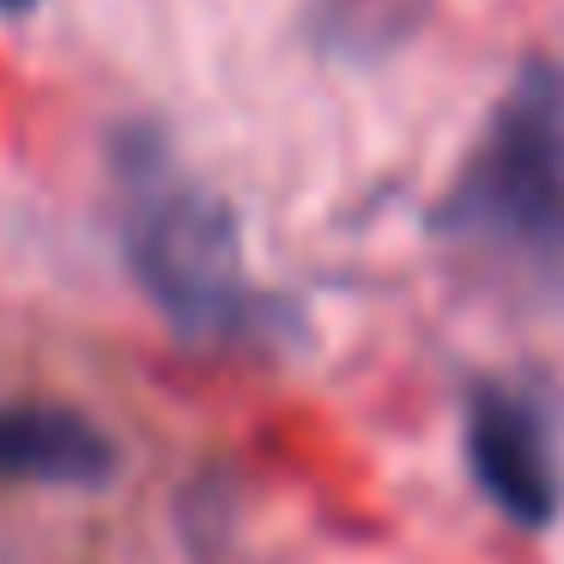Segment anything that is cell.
I'll list each match as a JSON object with an SVG mask.
<instances>
[{
  "instance_id": "cell-1",
  "label": "cell",
  "mask_w": 564,
  "mask_h": 564,
  "mask_svg": "<svg viewBox=\"0 0 564 564\" xmlns=\"http://www.w3.org/2000/svg\"><path fill=\"white\" fill-rule=\"evenodd\" d=\"M431 225L491 280L564 304V62L510 79Z\"/></svg>"
},
{
  "instance_id": "cell-2",
  "label": "cell",
  "mask_w": 564,
  "mask_h": 564,
  "mask_svg": "<svg viewBox=\"0 0 564 564\" xmlns=\"http://www.w3.org/2000/svg\"><path fill=\"white\" fill-rule=\"evenodd\" d=\"M116 219L128 268L171 328L188 340H256L268 328L231 207L152 128L116 140Z\"/></svg>"
},
{
  "instance_id": "cell-3",
  "label": "cell",
  "mask_w": 564,
  "mask_h": 564,
  "mask_svg": "<svg viewBox=\"0 0 564 564\" xmlns=\"http://www.w3.org/2000/svg\"><path fill=\"white\" fill-rule=\"evenodd\" d=\"M467 467L479 491L510 516L516 528H546L558 516V449L552 425L522 389L486 382L467 401Z\"/></svg>"
},
{
  "instance_id": "cell-4",
  "label": "cell",
  "mask_w": 564,
  "mask_h": 564,
  "mask_svg": "<svg viewBox=\"0 0 564 564\" xmlns=\"http://www.w3.org/2000/svg\"><path fill=\"white\" fill-rule=\"evenodd\" d=\"M37 0H0V13H31Z\"/></svg>"
}]
</instances>
